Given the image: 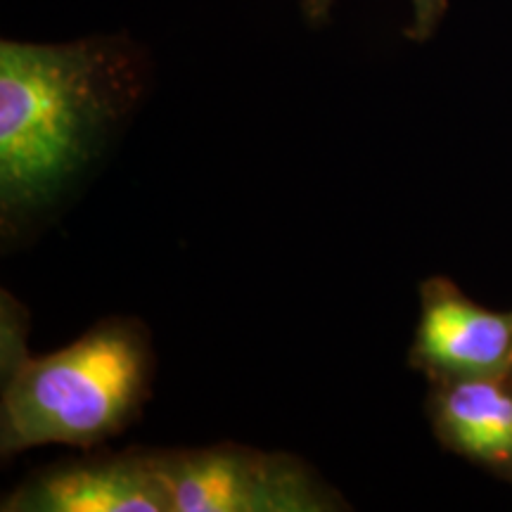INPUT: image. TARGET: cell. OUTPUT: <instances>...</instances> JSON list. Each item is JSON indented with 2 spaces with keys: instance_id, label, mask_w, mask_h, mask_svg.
Masks as SVG:
<instances>
[{
  "instance_id": "obj_3",
  "label": "cell",
  "mask_w": 512,
  "mask_h": 512,
  "mask_svg": "<svg viewBox=\"0 0 512 512\" xmlns=\"http://www.w3.org/2000/svg\"><path fill=\"white\" fill-rule=\"evenodd\" d=\"M171 512H330L349 505L304 460L252 446L155 451Z\"/></svg>"
},
{
  "instance_id": "obj_7",
  "label": "cell",
  "mask_w": 512,
  "mask_h": 512,
  "mask_svg": "<svg viewBox=\"0 0 512 512\" xmlns=\"http://www.w3.org/2000/svg\"><path fill=\"white\" fill-rule=\"evenodd\" d=\"M332 5H335V0H299L302 15L311 27H316V24L328 19ZM411 8L413 17L406 29V36L422 43L427 38H432L434 31H437L448 10V0H411Z\"/></svg>"
},
{
  "instance_id": "obj_6",
  "label": "cell",
  "mask_w": 512,
  "mask_h": 512,
  "mask_svg": "<svg viewBox=\"0 0 512 512\" xmlns=\"http://www.w3.org/2000/svg\"><path fill=\"white\" fill-rule=\"evenodd\" d=\"M427 415L441 446L512 477V373L432 382Z\"/></svg>"
},
{
  "instance_id": "obj_5",
  "label": "cell",
  "mask_w": 512,
  "mask_h": 512,
  "mask_svg": "<svg viewBox=\"0 0 512 512\" xmlns=\"http://www.w3.org/2000/svg\"><path fill=\"white\" fill-rule=\"evenodd\" d=\"M5 512H171L155 451L95 453L36 472L3 501Z\"/></svg>"
},
{
  "instance_id": "obj_2",
  "label": "cell",
  "mask_w": 512,
  "mask_h": 512,
  "mask_svg": "<svg viewBox=\"0 0 512 512\" xmlns=\"http://www.w3.org/2000/svg\"><path fill=\"white\" fill-rule=\"evenodd\" d=\"M22 309L3 297V456L62 444L93 448L117 437L150 399L155 356L136 318H107L69 347L29 356Z\"/></svg>"
},
{
  "instance_id": "obj_4",
  "label": "cell",
  "mask_w": 512,
  "mask_h": 512,
  "mask_svg": "<svg viewBox=\"0 0 512 512\" xmlns=\"http://www.w3.org/2000/svg\"><path fill=\"white\" fill-rule=\"evenodd\" d=\"M411 368L430 382L512 373V311H491L451 280L420 285V323L408 351Z\"/></svg>"
},
{
  "instance_id": "obj_1",
  "label": "cell",
  "mask_w": 512,
  "mask_h": 512,
  "mask_svg": "<svg viewBox=\"0 0 512 512\" xmlns=\"http://www.w3.org/2000/svg\"><path fill=\"white\" fill-rule=\"evenodd\" d=\"M145 86L140 50L124 36L0 43L3 223L48 207L98 155Z\"/></svg>"
}]
</instances>
